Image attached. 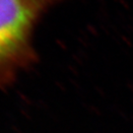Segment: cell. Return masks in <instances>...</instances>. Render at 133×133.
<instances>
[{
	"instance_id": "6da1fadb",
	"label": "cell",
	"mask_w": 133,
	"mask_h": 133,
	"mask_svg": "<svg viewBox=\"0 0 133 133\" xmlns=\"http://www.w3.org/2000/svg\"><path fill=\"white\" fill-rule=\"evenodd\" d=\"M60 0H0V84L11 80L36 57L34 31Z\"/></svg>"
}]
</instances>
